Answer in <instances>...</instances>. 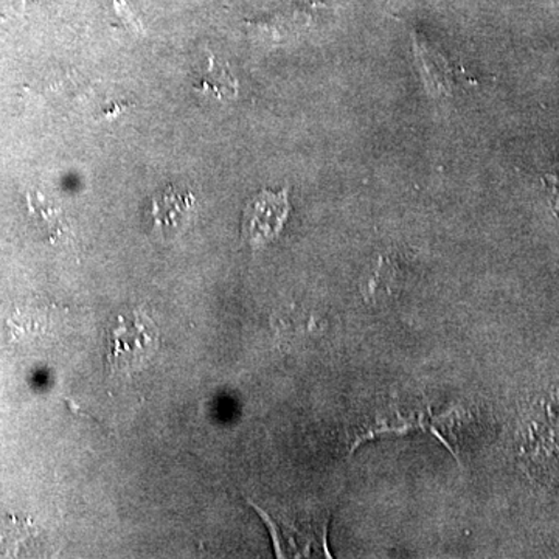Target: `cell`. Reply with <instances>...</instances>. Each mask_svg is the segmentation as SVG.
<instances>
[{"label":"cell","instance_id":"1","mask_svg":"<svg viewBox=\"0 0 559 559\" xmlns=\"http://www.w3.org/2000/svg\"><path fill=\"white\" fill-rule=\"evenodd\" d=\"M277 543L278 557H325L329 550L330 506L275 507L263 510Z\"/></svg>","mask_w":559,"mask_h":559},{"label":"cell","instance_id":"2","mask_svg":"<svg viewBox=\"0 0 559 559\" xmlns=\"http://www.w3.org/2000/svg\"><path fill=\"white\" fill-rule=\"evenodd\" d=\"M159 348V331L142 312L121 314L108 333L110 373H132L145 367Z\"/></svg>","mask_w":559,"mask_h":559},{"label":"cell","instance_id":"3","mask_svg":"<svg viewBox=\"0 0 559 559\" xmlns=\"http://www.w3.org/2000/svg\"><path fill=\"white\" fill-rule=\"evenodd\" d=\"M288 213V191H261L248 202L242 213V238L252 249L264 248L283 230Z\"/></svg>","mask_w":559,"mask_h":559},{"label":"cell","instance_id":"4","mask_svg":"<svg viewBox=\"0 0 559 559\" xmlns=\"http://www.w3.org/2000/svg\"><path fill=\"white\" fill-rule=\"evenodd\" d=\"M197 210V198L189 190L170 186L157 191L151 201L150 216L153 230L164 238H173L186 230Z\"/></svg>","mask_w":559,"mask_h":559},{"label":"cell","instance_id":"5","mask_svg":"<svg viewBox=\"0 0 559 559\" xmlns=\"http://www.w3.org/2000/svg\"><path fill=\"white\" fill-rule=\"evenodd\" d=\"M544 182H546L547 189L550 191L551 205H554L555 212L559 216V178L558 176H546Z\"/></svg>","mask_w":559,"mask_h":559}]
</instances>
